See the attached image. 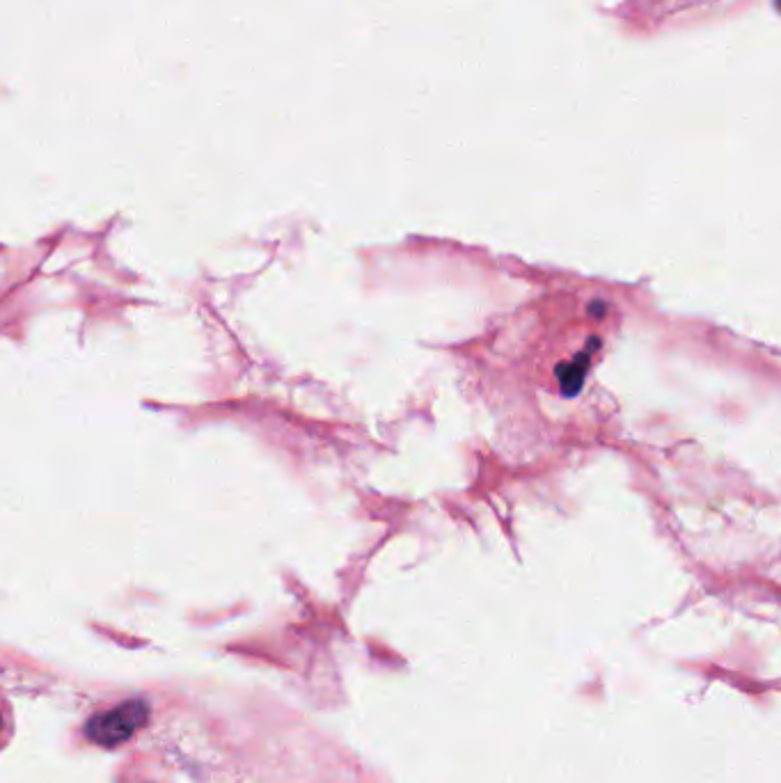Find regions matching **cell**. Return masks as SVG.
I'll list each match as a JSON object with an SVG mask.
<instances>
[{
	"label": "cell",
	"mask_w": 781,
	"mask_h": 783,
	"mask_svg": "<svg viewBox=\"0 0 781 783\" xmlns=\"http://www.w3.org/2000/svg\"><path fill=\"white\" fill-rule=\"evenodd\" d=\"M147 720H150V707L142 701H124L110 707V711L92 715L86 724V733L101 747H118V744L136 735V731L147 724Z\"/></svg>",
	"instance_id": "obj_1"
},
{
	"label": "cell",
	"mask_w": 781,
	"mask_h": 783,
	"mask_svg": "<svg viewBox=\"0 0 781 783\" xmlns=\"http://www.w3.org/2000/svg\"><path fill=\"white\" fill-rule=\"evenodd\" d=\"M14 729H17V724H14L12 703L3 692H0V752L8 750V744L14 737Z\"/></svg>",
	"instance_id": "obj_2"
}]
</instances>
